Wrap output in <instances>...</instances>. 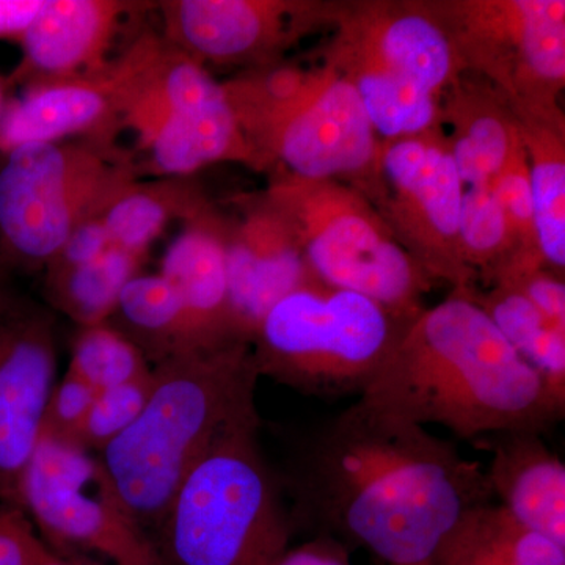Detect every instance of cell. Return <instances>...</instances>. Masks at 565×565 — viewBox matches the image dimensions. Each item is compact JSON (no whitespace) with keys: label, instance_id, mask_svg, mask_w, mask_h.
Wrapping results in <instances>:
<instances>
[{"label":"cell","instance_id":"obj_1","mask_svg":"<svg viewBox=\"0 0 565 565\" xmlns=\"http://www.w3.org/2000/svg\"><path fill=\"white\" fill-rule=\"evenodd\" d=\"M282 487L294 523L386 565L430 563L460 515L493 498L481 463L360 397L307 434Z\"/></svg>","mask_w":565,"mask_h":565},{"label":"cell","instance_id":"obj_2","mask_svg":"<svg viewBox=\"0 0 565 565\" xmlns=\"http://www.w3.org/2000/svg\"><path fill=\"white\" fill-rule=\"evenodd\" d=\"M360 399L471 441L505 430L542 434L565 414V404L470 296L416 316Z\"/></svg>","mask_w":565,"mask_h":565},{"label":"cell","instance_id":"obj_3","mask_svg":"<svg viewBox=\"0 0 565 565\" xmlns=\"http://www.w3.org/2000/svg\"><path fill=\"white\" fill-rule=\"evenodd\" d=\"M258 381L247 343L182 351L152 366L140 415L96 455L118 500L151 534L218 435L258 411Z\"/></svg>","mask_w":565,"mask_h":565},{"label":"cell","instance_id":"obj_4","mask_svg":"<svg viewBox=\"0 0 565 565\" xmlns=\"http://www.w3.org/2000/svg\"><path fill=\"white\" fill-rule=\"evenodd\" d=\"M258 411L230 424L152 531L166 565H274L291 546L282 481L259 444Z\"/></svg>","mask_w":565,"mask_h":565},{"label":"cell","instance_id":"obj_5","mask_svg":"<svg viewBox=\"0 0 565 565\" xmlns=\"http://www.w3.org/2000/svg\"><path fill=\"white\" fill-rule=\"evenodd\" d=\"M407 326L367 297L311 280L267 311L250 348L259 377L310 396H362Z\"/></svg>","mask_w":565,"mask_h":565},{"label":"cell","instance_id":"obj_6","mask_svg":"<svg viewBox=\"0 0 565 565\" xmlns=\"http://www.w3.org/2000/svg\"><path fill=\"white\" fill-rule=\"evenodd\" d=\"M117 140L28 143L0 154V262L11 273H43L81 223L102 217L139 180Z\"/></svg>","mask_w":565,"mask_h":565},{"label":"cell","instance_id":"obj_7","mask_svg":"<svg viewBox=\"0 0 565 565\" xmlns=\"http://www.w3.org/2000/svg\"><path fill=\"white\" fill-rule=\"evenodd\" d=\"M269 196L291 221L315 281L367 297L405 323L422 313L426 280L359 199L300 180L278 184Z\"/></svg>","mask_w":565,"mask_h":565},{"label":"cell","instance_id":"obj_8","mask_svg":"<svg viewBox=\"0 0 565 565\" xmlns=\"http://www.w3.org/2000/svg\"><path fill=\"white\" fill-rule=\"evenodd\" d=\"M22 511L61 556L92 565H166L154 537L118 500L96 456L41 435L22 475Z\"/></svg>","mask_w":565,"mask_h":565},{"label":"cell","instance_id":"obj_9","mask_svg":"<svg viewBox=\"0 0 565 565\" xmlns=\"http://www.w3.org/2000/svg\"><path fill=\"white\" fill-rule=\"evenodd\" d=\"M225 87L259 158L264 150L274 152L300 181L326 182L374 159L375 131L351 77L305 82L281 102Z\"/></svg>","mask_w":565,"mask_h":565},{"label":"cell","instance_id":"obj_10","mask_svg":"<svg viewBox=\"0 0 565 565\" xmlns=\"http://www.w3.org/2000/svg\"><path fill=\"white\" fill-rule=\"evenodd\" d=\"M166 44L161 33L145 29L106 68L25 85L10 96L0 118V154L28 143L117 140L122 117Z\"/></svg>","mask_w":565,"mask_h":565},{"label":"cell","instance_id":"obj_11","mask_svg":"<svg viewBox=\"0 0 565 565\" xmlns=\"http://www.w3.org/2000/svg\"><path fill=\"white\" fill-rule=\"evenodd\" d=\"M55 371L51 310L35 302L0 316V504L21 509L22 475L40 441Z\"/></svg>","mask_w":565,"mask_h":565},{"label":"cell","instance_id":"obj_12","mask_svg":"<svg viewBox=\"0 0 565 565\" xmlns=\"http://www.w3.org/2000/svg\"><path fill=\"white\" fill-rule=\"evenodd\" d=\"M156 10L134 0H46L20 41L21 61L7 77L11 90L106 68L115 44Z\"/></svg>","mask_w":565,"mask_h":565},{"label":"cell","instance_id":"obj_13","mask_svg":"<svg viewBox=\"0 0 565 565\" xmlns=\"http://www.w3.org/2000/svg\"><path fill=\"white\" fill-rule=\"evenodd\" d=\"M125 129L136 134L141 178L192 177L211 163L259 159L225 84L210 98L172 109L134 104L122 117Z\"/></svg>","mask_w":565,"mask_h":565},{"label":"cell","instance_id":"obj_14","mask_svg":"<svg viewBox=\"0 0 565 565\" xmlns=\"http://www.w3.org/2000/svg\"><path fill=\"white\" fill-rule=\"evenodd\" d=\"M223 239L234 330L250 344L267 311L311 281L310 274L291 221L270 196L234 228L223 225Z\"/></svg>","mask_w":565,"mask_h":565},{"label":"cell","instance_id":"obj_15","mask_svg":"<svg viewBox=\"0 0 565 565\" xmlns=\"http://www.w3.org/2000/svg\"><path fill=\"white\" fill-rule=\"evenodd\" d=\"M163 40L192 61H266L288 35L294 6L269 0H163Z\"/></svg>","mask_w":565,"mask_h":565},{"label":"cell","instance_id":"obj_16","mask_svg":"<svg viewBox=\"0 0 565 565\" xmlns=\"http://www.w3.org/2000/svg\"><path fill=\"white\" fill-rule=\"evenodd\" d=\"M161 274L180 296L182 351L244 343L230 307L223 223L211 207L182 225L163 255Z\"/></svg>","mask_w":565,"mask_h":565},{"label":"cell","instance_id":"obj_17","mask_svg":"<svg viewBox=\"0 0 565 565\" xmlns=\"http://www.w3.org/2000/svg\"><path fill=\"white\" fill-rule=\"evenodd\" d=\"M476 444L492 456L486 473L498 504L516 522L565 546V465L541 433L505 430Z\"/></svg>","mask_w":565,"mask_h":565},{"label":"cell","instance_id":"obj_18","mask_svg":"<svg viewBox=\"0 0 565 565\" xmlns=\"http://www.w3.org/2000/svg\"><path fill=\"white\" fill-rule=\"evenodd\" d=\"M433 565H565V546L516 522L492 501L465 511L435 550Z\"/></svg>","mask_w":565,"mask_h":565},{"label":"cell","instance_id":"obj_19","mask_svg":"<svg viewBox=\"0 0 565 565\" xmlns=\"http://www.w3.org/2000/svg\"><path fill=\"white\" fill-rule=\"evenodd\" d=\"M204 195L191 177L154 178L129 182L102 221L114 247L147 256L148 248L173 222L192 221L207 210Z\"/></svg>","mask_w":565,"mask_h":565},{"label":"cell","instance_id":"obj_20","mask_svg":"<svg viewBox=\"0 0 565 565\" xmlns=\"http://www.w3.org/2000/svg\"><path fill=\"white\" fill-rule=\"evenodd\" d=\"M384 169L397 191L418 207L430 228L441 237L457 236L463 182L451 151L408 137L385 151Z\"/></svg>","mask_w":565,"mask_h":565},{"label":"cell","instance_id":"obj_21","mask_svg":"<svg viewBox=\"0 0 565 565\" xmlns=\"http://www.w3.org/2000/svg\"><path fill=\"white\" fill-rule=\"evenodd\" d=\"M360 65L435 96L451 76L452 50L433 21L422 14H401L371 33Z\"/></svg>","mask_w":565,"mask_h":565},{"label":"cell","instance_id":"obj_22","mask_svg":"<svg viewBox=\"0 0 565 565\" xmlns=\"http://www.w3.org/2000/svg\"><path fill=\"white\" fill-rule=\"evenodd\" d=\"M147 256L110 247L95 262L44 270V294L55 311L77 327L109 321L126 282L140 274Z\"/></svg>","mask_w":565,"mask_h":565},{"label":"cell","instance_id":"obj_23","mask_svg":"<svg viewBox=\"0 0 565 565\" xmlns=\"http://www.w3.org/2000/svg\"><path fill=\"white\" fill-rule=\"evenodd\" d=\"M107 323L139 348L151 366L182 351L180 296L161 273H140L126 282Z\"/></svg>","mask_w":565,"mask_h":565},{"label":"cell","instance_id":"obj_24","mask_svg":"<svg viewBox=\"0 0 565 565\" xmlns=\"http://www.w3.org/2000/svg\"><path fill=\"white\" fill-rule=\"evenodd\" d=\"M473 300L516 353L541 375L553 397L565 404L564 327L550 322L522 292L509 286H501L486 302Z\"/></svg>","mask_w":565,"mask_h":565},{"label":"cell","instance_id":"obj_25","mask_svg":"<svg viewBox=\"0 0 565 565\" xmlns=\"http://www.w3.org/2000/svg\"><path fill=\"white\" fill-rule=\"evenodd\" d=\"M152 366L110 323L77 327L71 343L68 373L77 375L96 392L148 377Z\"/></svg>","mask_w":565,"mask_h":565},{"label":"cell","instance_id":"obj_26","mask_svg":"<svg viewBox=\"0 0 565 565\" xmlns=\"http://www.w3.org/2000/svg\"><path fill=\"white\" fill-rule=\"evenodd\" d=\"M520 47L527 68L539 79L563 82L565 76V2L522 0L512 3Z\"/></svg>","mask_w":565,"mask_h":565},{"label":"cell","instance_id":"obj_27","mask_svg":"<svg viewBox=\"0 0 565 565\" xmlns=\"http://www.w3.org/2000/svg\"><path fill=\"white\" fill-rule=\"evenodd\" d=\"M533 230L542 256L565 267V166L563 156L534 158L530 167Z\"/></svg>","mask_w":565,"mask_h":565},{"label":"cell","instance_id":"obj_28","mask_svg":"<svg viewBox=\"0 0 565 565\" xmlns=\"http://www.w3.org/2000/svg\"><path fill=\"white\" fill-rule=\"evenodd\" d=\"M152 374V371H151ZM151 374L96 392L87 418L82 423L74 445L99 455L115 438L120 437L140 415L151 390Z\"/></svg>","mask_w":565,"mask_h":565},{"label":"cell","instance_id":"obj_29","mask_svg":"<svg viewBox=\"0 0 565 565\" xmlns=\"http://www.w3.org/2000/svg\"><path fill=\"white\" fill-rule=\"evenodd\" d=\"M463 184H490L511 158V137L497 117L476 118L451 150Z\"/></svg>","mask_w":565,"mask_h":565},{"label":"cell","instance_id":"obj_30","mask_svg":"<svg viewBox=\"0 0 565 565\" xmlns=\"http://www.w3.org/2000/svg\"><path fill=\"white\" fill-rule=\"evenodd\" d=\"M509 226L492 185H470L463 191L457 236L471 255L486 256L497 252L508 236Z\"/></svg>","mask_w":565,"mask_h":565},{"label":"cell","instance_id":"obj_31","mask_svg":"<svg viewBox=\"0 0 565 565\" xmlns=\"http://www.w3.org/2000/svg\"><path fill=\"white\" fill-rule=\"evenodd\" d=\"M95 396L96 390L92 385L66 371L62 381L55 382L52 388L41 435L74 445V438L87 418Z\"/></svg>","mask_w":565,"mask_h":565},{"label":"cell","instance_id":"obj_32","mask_svg":"<svg viewBox=\"0 0 565 565\" xmlns=\"http://www.w3.org/2000/svg\"><path fill=\"white\" fill-rule=\"evenodd\" d=\"M47 550L22 509L0 504V565H39Z\"/></svg>","mask_w":565,"mask_h":565},{"label":"cell","instance_id":"obj_33","mask_svg":"<svg viewBox=\"0 0 565 565\" xmlns=\"http://www.w3.org/2000/svg\"><path fill=\"white\" fill-rule=\"evenodd\" d=\"M490 185L504 210L509 225L533 228V195L530 169L525 161L522 158L512 159L511 156Z\"/></svg>","mask_w":565,"mask_h":565},{"label":"cell","instance_id":"obj_34","mask_svg":"<svg viewBox=\"0 0 565 565\" xmlns=\"http://www.w3.org/2000/svg\"><path fill=\"white\" fill-rule=\"evenodd\" d=\"M110 247H114V245L110 243L109 234L106 232L102 217L90 218V221L81 223L70 234L66 243L52 258V262L44 267V270L65 269V267L95 262Z\"/></svg>","mask_w":565,"mask_h":565},{"label":"cell","instance_id":"obj_35","mask_svg":"<svg viewBox=\"0 0 565 565\" xmlns=\"http://www.w3.org/2000/svg\"><path fill=\"white\" fill-rule=\"evenodd\" d=\"M522 292L531 303L557 327L565 329V285L548 274H519L503 285Z\"/></svg>","mask_w":565,"mask_h":565},{"label":"cell","instance_id":"obj_36","mask_svg":"<svg viewBox=\"0 0 565 565\" xmlns=\"http://www.w3.org/2000/svg\"><path fill=\"white\" fill-rule=\"evenodd\" d=\"M274 565H351V561L341 542L319 534L313 541L289 548Z\"/></svg>","mask_w":565,"mask_h":565},{"label":"cell","instance_id":"obj_37","mask_svg":"<svg viewBox=\"0 0 565 565\" xmlns=\"http://www.w3.org/2000/svg\"><path fill=\"white\" fill-rule=\"evenodd\" d=\"M46 0H0V40L20 44Z\"/></svg>","mask_w":565,"mask_h":565},{"label":"cell","instance_id":"obj_38","mask_svg":"<svg viewBox=\"0 0 565 565\" xmlns=\"http://www.w3.org/2000/svg\"><path fill=\"white\" fill-rule=\"evenodd\" d=\"M33 303L35 302L18 288L14 274L0 262V316L18 313Z\"/></svg>","mask_w":565,"mask_h":565},{"label":"cell","instance_id":"obj_39","mask_svg":"<svg viewBox=\"0 0 565 565\" xmlns=\"http://www.w3.org/2000/svg\"><path fill=\"white\" fill-rule=\"evenodd\" d=\"M50 546V545H47ZM39 565H92L85 563V561L74 559V557H65L55 553L54 550H47L46 555L43 556V559L40 561Z\"/></svg>","mask_w":565,"mask_h":565},{"label":"cell","instance_id":"obj_40","mask_svg":"<svg viewBox=\"0 0 565 565\" xmlns=\"http://www.w3.org/2000/svg\"><path fill=\"white\" fill-rule=\"evenodd\" d=\"M11 96V88L7 84V77L0 76V118H2L3 110H6L7 102Z\"/></svg>","mask_w":565,"mask_h":565},{"label":"cell","instance_id":"obj_41","mask_svg":"<svg viewBox=\"0 0 565 565\" xmlns=\"http://www.w3.org/2000/svg\"><path fill=\"white\" fill-rule=\"evenodd\" d=\"M416 565H433V564H430V563H426V564H416Z\"/></svg>","mask_w":565,"mask_h":565}]
</instances>
